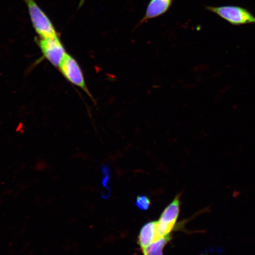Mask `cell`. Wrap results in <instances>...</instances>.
<instances>
[{
  "label": "cell",
  "mask_w": 255,
  "mask_h": 255,
  "mask_svg": "<svg viewBox=\"0 0 255 255\" xmlns=\"http://www.w3.org/2000/svg\"><path fill=\"white\" fill-rule=\"evenodd\" d=\"M34 30L40 38L57 37L55 27L34 0H25Z\"/></svg>",
  "instance_id": "2"
},
{
  "label": "cell",
  "mask_w": 255,
  "mask_h": 255,
  "mask_svg": "<svg viewBox=\"0 0 255 255\" xmlns=\"http://www.w3.org/2000/svg\"><path fill=\"white\" fill-rule=\"evenodd\" d=\"M59 68L62 75L73 85L83 89L89 95V92L85 84L84 74L78 63L71 56L66 54L60 63Z\"/></svg>",
  "instance_id": "4"
},
{
  "label": "cell",
  "mask_w": 255,
  "mask_h": 255,
  "mask_svg": "<svg viewBox=\"0 0 255 255\" xmlns=\"http://www.w3.org/2000/svg\"><path fill=\"white\" fill-rule=\"evenodd\" d=\"M39 46L43 56L54 66L59 67L67 54L58 37L40 38Z\"/></svg>",
  "instance_id": "5"
},
{
  "label": "cell",
  "mask_w": 255,
  "mask_h": 255,
  "mask_svg": "<svg viewBox=\"0 0 255 255\" xmlns=\"http://www.w3.org/2000/svg\"><path fill=\"white\" fill-rule=\"evenodd\" d=\"M103 184L104 187H107L108 183H109L110 181V174L109 171H108V168L107 167H104L103 169Z\"/></svg>",
  "instance_id": "10"
},
{
  "label": "cell",
  "mask_w": 255,
  "mask_h": 255,
  "mask_svg": "<svg viewBox=\"0 0 255 255\" xmlns=\"http://www.w3.org/2000/svg\"><path fill=\"white\" fill-rule=\"evenodd\" d=\"M170 241V236L158 239L152 243L146 250L142 252L143 255H152L160 250H163L169 241Z\"/></svg>",
  "instance_id": "8"
},
{
  "label": "cell",
  "mask_w": 255,
  "mask_h": 255,
  "mask_svg": "<svg viewBox=\"0 0 255 255\" xmlns=\"http://www.w3.org/2000/svg\"><path fill=\"white\" fill-rule=\"evenodd\" d=\"M152 255H163V253H162V250H160L157 252V253H155Z\"/></svg>",
  "instance_id": "11"
},
{
  "label": "cell",
  "mask_w": 255,
  "mask_h": 255,
  "mask_svg": "<svg viewBox=\"0 0 255 255\" xmlns=\"http://www.w3.org/2000/svg\"><path fill=\"white\" fill-rule=\"evenodd\" d=\"M135 205L137 208L142 211H146L151 205V201L145 195H141L136 197Z\"/></svg>",
  "instance_id": "9"
},
{
  "label": "cell",
  "mask_w": 255,
  "mask_h": 255,
  "mask_svg": "<svg viewBox=\"0 0 255 255\" xmlns=\"http://www.w3.org/2000/svg\"><path fill=\"white\" fill-rule=\"evenodd\" d=\"M156 227L157 222H149L145 223L140 230L138 244L142 252L155 241Z\"/></svg>",
  "instance_id": "7"
},
{
  "label": "cell",
  "mask_w": 255,
  "mask_h": 255,
  "mask_svg": "<svg viewBox=\"0 0 255 255\" xmlns=\"http://www.w3.org/2000/svg\"><path fill=\"white\" fill-rule=\"evenodd\" d=\"M206 9L233 25L238 26L255 23V16L247 8L238 6L225 5L220 7L207 6Z\"/></svg>",
  "instance_id": "1"
},
{
  "label": "cell",
  "mask_w": 255,
  "mask_h": 255,
  "mask_svg": "<svg viewBox=\"0 0 255 255\" xmlns=\"http://www.w3.org/2000/svg\"><path fill=\"white\" fill-rule=\"evenodd\" d=\"M180 212V196L175 197L173 202L162 212L156 227L155 241L169 237L174 230Z\"/></svg>",
  "instance_id": "3"
},
{
  "label": "cell",
  "mask_w": 255,
  "mask_h": 255,
  "mask_svg": "<svg viewBox=\"0 0 255 255\" xmlns=\"http://www.w3.org/2000/svg\"><path fill=\"white\" fill-rule=\"evenodd\" d=\"M174 0H151L146 7L144 16L139 24L145 23L151 19L163 15L170 9Z\"/></svg>",
  "instance_id": "6"
}]
</instances>
